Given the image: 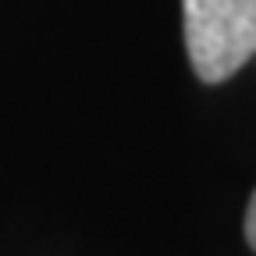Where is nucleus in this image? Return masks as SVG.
<instances>
[{
    "label": "nucleus",
    "mask_w": 256,
    "mask_h": 256,
    "mask_svg": "<svg viewBox=\"0 0 256 256\" xmlns=\"http://www.w3.org/2000/svg\"><path fill=\"white\" fill-rule=\"evenodd\" d=\"M182 25L192 68L210 86L256 57V0H182Z\"/></svg>",
    "instance_id": "f257e3e1"
},
{
    "label": "nucleus",
    "mask_w": 256,
    "mask_h": 256,
    "mask_svg": "<svg viewBox=\"0 0 256 256\" xmlns=\"http://www.w3.org/2000/svg\"><path fill=\"white\" fill-rule=\"evenodd\" d=\"M246 242L256 249V192L249 200V210H246Z\"/></svg>",
    "instance_id": "f03ea898"
}]
</instances>
